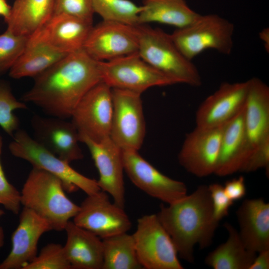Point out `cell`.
<instances>
[{
	"instance_id": "52a82bcc",
	"label": "cell",
	"mask_w": 269,
	"mask_h": 269,
	"mask_svg": "<svg viewBox=\"0 0 269 269\" xmlns=\"http://www.w3.org/2000/svg\"><path fill=\"white\" fill-rule=\"evenodd\" d=\"M142 269H183L177 250L156 214L145 215L137 221L133 234Z\"/></svg>"
},
{
	"instance_id": "5b68a950",
	"label": "cell",
	"mask_w": 269,
	"mask_h": 269,
	"mask_svg": "<svg viewBox=\"0 0 269 269\" xmlns=\"http://www.w3.org/2000/svg\"><path fill=\"white\" fill-rule=\"evenodd\" d=\"M8 145L11 154L24 160L33 167L46 171L59 178L65 191L81 189L87 195L101 190L97 181L88 178L74 169L70 163L44 147L25 131L18 129Z\"/></svg>"
},
{
	"instance_id": "f1b7e54d",
	"label": "cell",
	"mask_w": 269,
	"mask_h": 269,
	"mask_svg": "<svg viewBox=\"0 0 269 269\" xmlns=\"http://www.w3.org/2000/svg\"><path fill=\"white\" fill-rule=\"evenodd\" d=\"M91 2L94 13L99 14L103 20L138 25L142 6L131 0H91Z\"/></svg>"
},
{
	"instance_id": "f35d334b",
	"label": "cell",
	"mask_w": 269,
	"mask_h": 269,
	"mask_svg": "<svg viewBox=\"0 0 269 269\" xmlns=\"http://www.w3.org/2000/svg\"><path fill=\"white\" fill-rule=\"evenodd\" d=\"M11 6L8 4L6 0H0V16L5 20L9 16Z\"/></svg>"
},
{
	"instance_id": "4fadbf2b",
	"label": "cell",
	"mask_w": 269,
	"mask_h": 269,
	"mask_svg": "<svg viewBox=\"0 0 269 269\" xmlns=\"http://www.w3.org/2000/svg\"><path fill=\"white\" fill-rule=\"evenodd\" d=\"M124 171L133 184L147 195L171 204L187 195L182 181L172 179L156 169L134 150H122Z\"/></svg>"
},
{
	"instance_id": "d6986e66",
	"label": "cell",
	"mask_w": 269,
	"mask_h": 269,
	"mask_svg": "<svg viewBox=\"0 0 269 269\" xmlns=\"http://www.w3.org/2000/svg\"><path fill=\"white\" fill-rule=\"evenodd\" d=\"M18 225L11 236V249L0 263V269H22L37 255V246L42 235L52 229L45 219L24 207Z\"/></svg>"
},
{
	"instance_id": "e0dca14e",
	"label": "cell",
	"mask_w": 269,
	"mask_h": 269,
	"mask_svg": "<svg viewBox=\"0 0 269 269\" xmlns=\"http://www.w3.org/2000/svg\"><path fill=\"white\" fill-rule=\"evenodd\" d=\"M80 141L88 148L98 170L99 178L97 182L100 189L111 195L115 204L124 208L125 189L122 150L110 137L99 142L84 137L80 138Z\"/></svg>"
},
{
	"instance_id": "ba28073f",
	"label": "cell",
	"mask_w": 269,
	"mask_h": 269,
	"mask_svg": "<svg viewBox=\"0 0 269 269\" xmlns=\"http://www.w3.org/2000/svg\"><path fill=\"white\" fill-rule=\"evenodd\" d=\"M100 68L102 81L111 88L141 94L152 87L178 84L173 79L150 66L138 52L100 62Z\"/></svg>"
},
{
	"instance_id": "4316f807",
	"label": "cell",
	"mask_w": 269,
	"mask_h": 269,
	"mask_svg": "<svg viewBox=\"0 0 269 269\" xmlns=\"http://www.w3.org/2000/svg\"><path fill=\"white\" fill-rule=\"evenodd\" d=\"M67 54L42 44L28 42L23 52L9 70V75L15 79L35 78Z\"/></svg>"
},
{
	"instance_id": "d590c367",
	"label": "cell",
	"mask_w": 269,
	"mask_h": 269,
	"mask_svg": "<svg viewBox=\"0 0 269 269\" xmlns=\"http://www.w3.org/2000/svg\"><path fill=\"white\" fill-rule=\"evenodd\" d=\"M269 138L259 144L252 152L240 172H252L261 168L269 171Z\"/></svg>"
},
{
	"instance_id": "9a60e30c",
	"label": "cell",
	"mask_w": 269,
	"mask_h": 269,
	"mask_svg": "<svg viewBox=\"0 0 269 269\" xmlns=\"http://www.w3.org/2000/svg\"><path fill=\"white\" fill-rule=\"evenodd\" d=\"M30 123L34 139L49 151L69 163L83 159L79 134L71 121L34 115Z\"/></svg>"
},
{
	"instance_id": "4dcf8cb0",
	"label": "cell",
	"mask_w": 269,
	"mask_h": 269,
	"mask_svg": "<svg viewBox=\"0 0 269 269\" xmlns=\"http://www.w3.org/2000/svg\"><path fill=\"white\" fill-rule=\"evenodd\" d=\"M28 37L6 30L0 34V76L9 71L25 49Z\"/></svg>"
},
{
	"instance_id": "44dd1931",
	"label": "cell",
	"mask_w": 269,
	"mask_h": 269,
	"mask_svg": "<svg viewBox=\"0 0 269 269\" xmlns=\"http://www.w3.org/2000/svg\"><path fill=\"white\" fill-rule=\"evenodd\" d=\"M236 215L246 249L256 253L269 250V204L262 198L246 199Z\"/></svg>"
},
{
	"instance_id": "277c9868",
	"label": "cell",
	"mask_w": 269,
	"mask_h": 269,
	"mask_svg": "<svg viewBox=\"0 0 269 269\" xmlns=\"http://www.w3.org/2000/svg\"><path fill=\"white\" fill-rule=\"evenodd\" d=\"M140 57L157 70L183 83L198 87L202 78L196 66L178 49L170 34L145 24L136 25Z\"/></svg>"
},
{
	"instance_id": "f546056e",
	"label": "cell",
	"mask_w": 269,
	"mask_h": 269,
	"mask_svg": "<svg viewBox=\"0 0 269 269\" xmlns=\"http://www.w3.org/2000/svg\"><path fill=\"white\" fill-rule=\"evenodd\" d=\"M27 109L24 102L14 97L9 85L0 81V127L8 135L12 136L19 129L20 122L13 112Z\"/></svg>"
},
{
	"instance_id": "b9f144b4",
	"label": "cell",
	"mask_w": 269,
	"mask_h": 269,
	"mask_svg": "<svg viewBox=\"0 0 269 269\" xmlns=\"http://www.w3.org/2000/svg\"><path fill=\"white\" fill-rule=\"evenodd\" d=\"M4 214V211L0 209V218Z\"/></svg>"
},
{
	"instance_id": "83f0119b",
	"label": "cell",
	"mask_w": 269,
	"mask_h": 269,
	"mask_svg": "<svg viewBox=\"0 0 269 269\" xmlns=\"http://www.w3.org/2000/svg\"><path fill=\"white\" fill-rule=\"evenodd\" d=\"M102 269H142L136 252L133 235L127 232L102 239Z\"/></svg>"
},
{
	"instance_id": "8d00e7d4",
	"label": "cell",
	"mask_w": 269,
	"mask_h": 269,
	"mask_svg": "<svg viewBox=\"0 0 269 269\" xmlns=\"http://www.w3.org/2000/svg\"><path fill=\"white\" fill-rule=\"evenodd\" d=\"M224 189L227 196L232 201L243 198L246 192L244 177L241 176L226 181Z\"/></svg>"
},
{
	"instance_id": "7c38bea8",
	"label": "cell",
	"mask_w": 269,
	"mask_h": 269,
	"mask_svg": "<svg viewBox=\"0 0 269 269\" xmlns=\"http://www.w3.org/2000/svg\"><path fill=\"white\" fill-rule=\"evenodd\" d=\"M136 25L102 20L92 27L83 49L93 59L107 61L138 51Z\"/></svg>"
},
{
	"instance_id": "e575fe53",
	"label": "cell",
	"mask_w": 269,
	"mask_h": 269,
	"mask_svg": "<svg viewBox=\"0 0 269 269\" xmlns=\"http://www.w3.org/2000/svg\"><path fill=\"white\" fill-rule=\"evenodd\" d=\"M208 187L212 199L214 217L219 222L228 216L229 209L234 202L227 196L224 186L221 184L212 183Z\"/></svg>"
},
{
	"instance_id": "60d3db41",
	"label": "cell",
	"mask_w": 269,
	"mask_h": 269,
	"mask_svg": "<svg viewBox=\"0 0 269 269\" xmlns=\"http://www.w3.org/2000/svg\"><path fill=\"white\" fill-rule=\"evenodd\" d=\"M4 242V234L2 227L0 225V250L3 247Z\"/></svg>"
},
{
	"instance_id": "8992f818",
	"label": "cell",
	"mask_w": 269,
	"mask_h": 269,
	"mask_svg": "<svg viewBox=\"0 0 269 269\" xmlns=\"http://www.w3.org/2000/svg\"><path fill=\"white\" fill-rule=\"evenodd\" d=\"M234 31L233 23L218 14H200L193 23L176 28L170 35L181 53L192 61L208 49L230 55L233 48Z\"/></svg>"
},
{
	"instance_id": "836d02e7",
	"label": "cell",
	"mask_w": 269,
	"mask_h": 269,
	"mask_svg": "<svg viewBox=\"0 0 269 269\" xmlns=\"http://www.w3.org/2000/svg\"><path fill=\"white\" fill-rule=\"evenodd\" d=\"M2 145V137L0 135V204L17 215L20 211L21 205L20 192L8 182L4 174L0 161Z\"/></svg>"
},
{
	"instance_id": "3957f363",
	"label": "cell",
	"mask_w": 269,
	"mask_h": 269,
	"mask_svg": "<svg viewBox=\"0 0 269 269\" xmlns=\"http://www.w3.org/2000/svg\"><path fill=\"white\" fill-rule=\"evenodd\" d=\"M65 191L59 178L32 167L20 192L21 204L47 221L52 230L61 231L79 210Z\"/></svg>"
},
{
	"instance_id": "6da1fadb",
	"label": "cell",
	"mask_w": 269,
	"mask_h": 269,
	"mask_svg": "<svg viewBox=\"0 0 269 269\" xmlns=\"http://www.w3.org/2000/svg\"><path fill=\"white\" fill-rule=\"evenodd\" d=\"M21 101L32 103L51 117L71 118L84 96L102 81L100 62L83 49L70 53L34 78Z\"/></svg>"
},
{
	"instance_id": "7402d4cb",
	"label": "cell",
	"mask_w": 269,
	"mask_h": 269,
	"mask_svg": "<svg viewBox=\"0 0 269 269\" xmlns=\"http://www.w3.org/2000/svg\"><path fill=\"white\" fill-rule=\"evenodd\" d=\"M245 107L224 125L214 172L217 176H226L240 172L249 157L245 128Z\"/></svg>"
},
{
	"instance_id": "1f68e13d",
	"label": "cell",
	"mask_w": 269,
	"mask_h": 269,
	"mask_svg": "<svg viewBox=\"0 0 269 269\" xmlns=\"http://www.w3.org/2000/svg\"><path fill=\"white\" fill-rule=\"evenodd\" d=\"M60 244L49 243L43 247L39 254L22 269H71Z\"/></svg>"
},
{
	"instance_id": "603a6c76",
	"label": "cell",
	"mask_w": 269,
	"mask_h": 269,
	"mask_svg": "<svg viewBox=\"0 0 269 269\" xmlns=\"http://www.w3.org/2000/svg\"><path fill=\"white\" fill-rule=\"evenodd\" d=\"M64 230L67 239L63 246L72 269H102V240L92 232L69 221Z\"/></svg>"
},
{
	"instance_id": "2e32d148",
	"label": "cell",
	"mask_w": 269,
	"mask_h": 269,
	"mask_svg": "<svg viewBox=\"0 0 269 269\" xmlns=\"http://www.w3.org/2000/svg\"><path fill=\"white\" fill-rule=\"evenodd\" d=\"M249 81L224 82L200 104L195 113L196 126L213 128L224 125L245 107Z\"/></svg>"
},
{
	"instance_id": "d4e9b609",
	"label": "cell",
	"mask_w": 269,
	"mask_h": 269,
	"mask_svg": "<svg viewBox=\"0 0 269 269\" xmlns=\"http://www.w3.org/2000/svg\"><path fill=\"white\" fill-rule=\"evenodd\" d=\"M141 6L138 24L157 22L181 28L193 23L200 14L185 0H143Z\"/></svg>"
},
{
	"instance_id": "74e56055",
	"label": "cell",
	"mask_w": 269,
	"mask_h": 269,
	"mask_svg": "<svg viewBox=\"0 0 269 269\" xmlns=\"http://www.w3.org/2000/svg\"><path fill=\"white\" fill-rule=\"evenodd\" d=\"M249 269H269V250L258 253Z\"/></svg>"
},
{
	"instance_id": "7a4b0ae2",
	"label": "cell",
	"mask_w": 269,
	"mask_h": 269,
	"mask_svg": "<svg viewBox=\"0 0 269 269\" xmlns=\"http://www.w3.org/2000/svg\"><path fill=\"white\" fill-rule=\"evenodd\" d=\"M156 215L178 255L189 263L194 262L195 245L204 249L212 244L219 223L214 217L212 199L205 185L167 206L161 204Z\"/></svg>"
},
{
	"instance_id": "ffe728a7",
	"label": "cell",
	"mask_w": 269,
	"mask_h": 269,
	"mask_svg": "<svg viewBox=\"0 0 269 269\" xmlns=\"http://www.w3.org/2000/svg\"><path fill=\"white\" fill-rule=\"evenodd\" d=\"M248 81L245 128L250 156L256 147L269 138V87L258 78Z\"/></svg>"
},
{
	"instance_id": "8fae6325",
	"label": "cell",
	"mask_w": 269,
	"mask_h": 269,
	"mask_svg": "<svg viewBox=\"0 0 269 269\" xmlns=\"http://www.w3.org/2000/svg\"><path fill=\"white\" fill-rule=\"evenodd\" d=\"M73 222L102 239L127 232L132 227L124 208L112 203L109 194L102 190L87 195Z\"/></svg>"
},
{
	"instance_id": "30bf717a",
	"label": "cell",
	"mask_w": 269,
	"mask_h": 269,
	"mask_svg": "<svg viewBox=\"0 0 269 269\" xmlns=\"http://www.w3.org/2000/svg\"><path fill=\"white\" fill-rule=\"evenodd\" d=\"M113 114L112 88L103 81L82 98L71 119L81 138L99 142L110 137Z\"/></svg>"
},
{
	"instance_id": "d6a6232c",
	"label": "cell",
	"mask_w": 269,
	"mask_h": 269,
	"mask_svg": "<svg viewBox=\"0 0 269 269\" xmlns=\"http://www.w3.org/2000/svg\"><path fill=\"white\" fill-rule=\"evenodd\" d=\"M60 14L93 22L94 12L91 0H54V14Z\"/></svg>"
},
{
	"instance_id": "ac0fdd59",
	"label": "cell",
	"mask_w": 269,
	"mask_h": 269,
	"mask_svg": "<svg viewBox=\"0 0 269 269\" xmlns=\"http://www.w3.org/2000/svg\"><path fill=\"white\" fill-rule=\"evenodd\" d=\"M93 22L67 14H54L28 37V43H40L69 54L82 49Z\"/></svg>"
},
{
	"instance_id": "5bb4252c",
	"label": "cell",
	"mask_w": 269,
	"mask_h": 269,
	"mask_svg": "<svg viewBox=\"0 0 269 269\" xmlns=\"http://www.w3.org/2000/svg\"><path fill=\"white\" fill-rule=\"evenodd\" d=\"M224 125L213 128L196 126L186 135L178 160L187 172L198 177L214 174Z\"/></svg>"
},
{
	"instance_id": "cb8c5ba5",
	"label": "cell",
	"mask_w": 269,
	"mask_h": 269,
	"mask_svg": "<svg viewBox=\"0 0 269 269\" xmlns=\"http://www.w3.org/2000/svg\"><path fill=\"white\" fill-rule=\"evenodd\" d=\"M54 14V0H14L8 17L4 20L6 30L30 37Z\"/></svg>"
},
{
	"instance_id": "ab89813d",
	"label": "cell",
	"mask_w": 269,
	"mask_h": 269,
	"mask_svg": "<svg viewBox=\"0 0 269 269\" xmlns=\"http://www.w3.org/2000/svg\"><path fill=\"white\" fill-rule=\"evenodd\" d=\"M259 37L264 43L265 48L267 51H269V29L265 28L259 32Z\"/></svg>"
},
{
	"instance_id": "484cf974",
	"label": "cell",
	"mask_w": 269,
	"mask_h": 269,
	"mask_svg": "<svg viewBox=\"0 0 269 269\" xmlns=\"http://www.w3.org/2000/svg\"><path fill=\"white\" fill-rule=\"evenodd\" d=\"M224 226L228 239L208 254L205 264L214 269H249L257 253L246 249L233 225L226 222Z\"/></svg>"
},
{
	"instance_id": "9c48e42d",
	"label": "cell",
	"mask_w": 269,
	"mask_h": 269,
	"mask_svg": "<svg viewBox=\"0 0 269 269\" xmlns=\"http://www.w3.org/2000/svg\"><path fill=\"white\" fill-rule=\"evenodd\" d=\"M140 93L112 88L113 114L110 138L122 150L138 151L145 125Z\"/></svg>"
}]
</instances>
